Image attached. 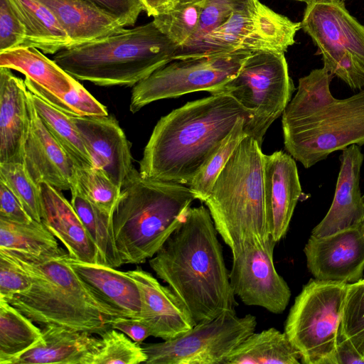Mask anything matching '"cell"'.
Masks as SVG:
<instances>
[{
	"label": "cell",
	"mask_w": 364,
	"mask_h": 364,
	"mask_svg": "<svg viewBox=\"0 0 364 364\" xmlns=\"http://www.w3.org/2000/svg\"><path fill=\"white\" fill-rule=\"evenodd\" d=\"M208 209L190 208L149 264L189 313L194 325L236 313L223 247Z\"/></svg>",
	"instance_id": "6da1fadb"
},
{
	"label": "cell",
	"mask_w": 364,
	"mask_h": 364,
	"mask_svg": "<svg viewBox=\"0 0 364 364\" xmlns=\"http://www.w3.org/2000/svg\"><path fill=\"white\" fill-rule=\"evenodd\" d=\"M250 113L232 97L211 95L188 102L162 117L144 149L139 173L144 177L189 186L230 132Z\"/></svg>",
	"instance_id": "7a4b0ae2"
},
{
	"label": "cell",
	"mask_w": 364,
	"mask_h": 364,
	"mask_svg": "<svg viewBox=\"0 0 364 364\" xmlns=\"http://www.w3.org/2000/svg\"><path fill=\"white\" fill-rule=\"evenodd\" d=\"M331 76L322 68L301 77L282 113L285 149L306 168L334 151L364 145V89L336 99L330 90Z\"/></svg>",
	"instance_id": "3957f363"
},
{
	"label": "cell",
	"mask_w": 364,
	"mask_h": 364,
	"mask_svg": "<svg viewBox=\"0 0 364 364\" xmlns=\"http://www.w3.org/2000/svg\"><path fill=\"white\" fill-rule=\"evenodd\" d=\"M0 250L31 277L28 290L6 301L32 321L98 335L110 328L116 316L84 286L68 262L67 250L41 255Z\"/></svg>",
	"instance_id": "277c9868"
},
{
	"label": "cell",
	"mask_w": 364,
	"mask_h": 364,
	"mask_svg": "<svg viewBox=\"0 0 364 364\" xmlns=\"http://www.w3.org/2000/svg\"><path fill=\"white\" fill-rule=\"evenodd\" d=\"M178 46L154 21L58 52L53 60L77 80L133 87L173 60Z\"/></svg>",
	"instance_id": "5b68a950"
},
{
	"label": "cell",
	"mask_w": 364,
	"mask_h": 364,
	"mask_svg": "<svg viewBox=\"0 0 364 364\" xmlns=\"http://www.w3.org/2000/svg\"><path fill=\"white\" fill-rule=\"evenodd\" d=\"M195 199L189 186L151 179L134 168L113 215L122 265L153 257L183 223Z\"/></svg>",
	"instance_id": "8992f818"
},
{
	"label": "cell",
	"mask_w": 364,
	"mask_h": 364,
	"mask_svg": "<svg viewBox=\"0 0 364 364\" xmlns=\"http://www.w3.org/2000/svg\"><path fill=\"white\" fill-rule=\"evenodd\" d=\"M264 155L259 143L245 136L203 202L232 255L272 236L264 195Z\"/></svg>",
	"instance_id": "52a82bcc"
},
{
	"label": "cell",
	"mask_w": 364,
	"mask_h": 364,
	"mask_svg": "<svg viewBox=\"0 0 364 364\" xmlns=\"http://www.w3.org/2000/svg\"><path fill=\"white\" fill-rule=\"evenodd\" d=\"M294 90L284 53L256 51L232 79L210 93L230 95L250 113L244 131L262 146L267 129L284 112Z\"/></svg>",
	"instance_id": "ba28073f"
},
{
	"label": "cell",
	"mask_w": 364,
	"mask_h": 364,
	"mask_svg": "<svg viewBox=\"0 0 364 364\" xmlns=\"http://www.w3.org/2000/svg\"><path fill=\"white\" fill-rule=\"evenodd\" d=\"M348 283L311 279L296 297L284 333L304 364H333Z\"/></svg>",
	"instance_id": "9c48e42d"
},
{
	"label": "cell",
	"mask_w": 364,
	"mask_h": 364,
	"mask_svg": "<svg viewBox=\"0 0 364 364\" xmlns=\"http://www.w3.org/2000/svg\"><path fill=\"white\" fill-rule=\"evenodd\" d=\"M301 27V23L256 0L191 47L176 51L173 60L238 50L284 53L295 43V35Z\"/></svg>",
	"instance_id": "30bf717a"
},
{
	"label": "cell",
	"mask_w": 364,
	"mask_h": 364,
	"mask_svg": "<svg viewBox=\"0 0 364 364\" xmlns=\"http://www.w3.org/2000/svg\"><path fill=\"white\" fill-rule=\"evenodd\" d=\"M252 52L238 50L176 59L132 87L129 110L197 91L209 93L232 79Z\"/></svg>",
	"instance_id": "8fae6325"
},
{
	"label": "cell",
	"mask_w": 364,
	"mask_h": 364,
	"mask_svg": "<svg viewBox=\"0 0 364 364\" xmlns=\"http://www.w3.org/2000/svg\"><path fill=\"white\" fill-rule=\"evenodd\" d=\"M256 317L225 312L176 338L142 346L149 364H224L228 355L255 332Z\"/></svg>",
	"instance_id": "7c38bea8"
},
{
	"label": "cell",
	"mask_w": 364,
	"mask_h": 364,
	"mask_svg": "<svg viewBox=\"0 0 364 364\" xmlns=\"http://www.w3.org/2000/svg\"><path fill=\"white\" fill-rule=\"evenodd\" d=\"M276 243L271 236L264 242L250 245L232 255L229 276L234 294L245 305L281 314L289 304L291 291L274 264Z\"/></svg>",
	"instance_id": "4fadbf2b"
},
{
	"label": "cell",
	"mask_w": 364,
	"mask_h": 364,
	"mask_svg": "<svg viewBox=\"0 0 364 364\" xmlns=\"http://www.w3.org/2000/svg\"><path fill=\"white\" fill-rule=\"evenodd\" d=\"M304 252L316 279L358 282L364 270V223L324 237L311 235Z\"/></svg>",
	"instance_id": "5bb4252c"
},
{
	"label": "cell",
	"mask_w": 364,
	"mask_h": 364,
	"mask_svg": "<svg viewBox=\"0 0 364 364\" xmlns=\"http://www.w3.org/2000/svg\"><path fill=\"white\" fill-rule=\"evenodd\" d=\"M301 26L322 58L347 51L364 64V25L349 14L343 1L306 4Z\"/></svg>",
	"instance_id": "9a60e30c"
},
{
	"label": "cell",
	"mask_w": 364,
	"mask_h": 364,
	"mask_svg": "<svg viewBox=\"0 0 364 364\" xmlns=\"http://www.w3.org/2000/svg\"><path fill=\"white\" fill-rule=\"evenodd\" d=\"M91 156L93 166L105 171L121 188L134 167L131 144L117 119L71 116Z\"/></svg>",
	"instance_id": "2e32d148"
},
{
	"label": "cell",
	"mask_w": 364,
	"mask_h": 364,
	"mask_svg": "<svg viewBox=\"0 0 364 364\" xmlns=\"http://www.w3.org/2000/svg\"><path fill=\"white\" fill-rule=\"evenodd\" d=\"M30 127L23 144L22 163L34 181L60 191L70 190L76 164L47 129L29 97Z\"/></svg>",
	"instance_id": "e0dca14e"
},
{
	"label": "cell",
	"mask_w": 364,
	"mask_h": 364,
	"mask_svg": "<svg viewBox=\"0 0 364 364\" xmlns=\"http://www.w3.org/2000/svg\"><path fill=\"white\" fill-rule=\"evenodd\" d=\"M127 273L136 282L141 293L140 319L151 336L168 341L179 337L195 325L184 306L168 287H165L140 267Z\"/></svg>",
	"instance_id": "ac0fdd59"
},
{
	"label": "cell",
	"mask_w": 364,
	"mask_h": 364,
	"mask_svg": "<svg viewBox=\"0 0 364 364\" xmlns=\"http://www.w3.org/2000/svg\"><path fill=\"white\" fill-rule=\"evenodd\" d=\"M364 154L353 144L342 150L341 167L331 205L311 235L327 236L364 223V202L360 188Z\"/></svg>",
	"instance_id": "d6986e66"
},
{
	"label": "cell",
	"mask_w": 364,
	"mask_h": 364,
	"mask_svg": "<svg viewBox=\"0 0 364 364\" xmlns=\"http://www.w3.org/2000/svg\"><path fill=\"white\" fill-rule=\"evenodd\" d=\"M264 186L272 237L277 242L287 234L302 195L294 159L282 151L264 155Z\"/></svg>",
	"instance_id": "ffe728a7"
},
{
	"label": "cell",
	"mask_w": 364,
	"mask_h": 364,
	"mask_svg": "<svg viewBox=\"0 0 364 364\" xmlns=\"http://www.w3.org/2000/svg\"><path fill=\"white\" fill-rule=\"evenodd\" d=\"M68 262L90 293L113 315L140 318V290L127 272L77 260L70 255Z\"/></svg>",
	"instance_id": "44dd1931"
},
{
	"label": "cell",
	"mask_w": 364,
	"mask_h": 364,
	"mask_svg": "<svg viewBox=\"0 0 364 364\" xmlns=\"http://www.w3.org/2000/svg\"><path fill=\"white\" fill-rule=\"evenodd\" d=\"M29 127L28 90L24 80L0 67V164L22 163Z\"/></svg>",
	"instance_id": "7402d4cb"
},
{
	"label": "cell",
	"mask_w": 364,
	"mask_h": 364,
	"mask_svg": "<svg viewBox=\"0 0 364 364\" xmlns=\"http://www.w3.org/2000/svg\"><path fill=\"white\" fill-rule=\"evenodd\" d=\"M100 346L91 333L44 325L39 339L10 364H91Z\"/></svg>",
	"instance_id": "603a6c76"
},
{
	"label": "cell",
	"mask_w": 364,
	"mask_h": 364,
	"mask_svg": "<svg viewBox=\"0 0 364 364\" xmlns=\"http://www.w3.org/2000/svg\"><path fill=\"white\" fill-rule=\"evenodd\" d=\"M42 221L77 260L100 264L97 245L89 235L76 211L61 191L42 182Z\"/></svg>",
	"instance_id": "cb8c5ba5"
},
{
	"label": "cell",
	"mask_w": 364,
	"mask_h": 364,
	"mask_svg": "<svg viewBox=\"0 0 364 364\" xmlns=\"http://www.w3.org/2000/svg\"><path fill=\"white\" fill-rule=\"evenodd\" d=\"M39 1L55 15L70 37L71 46L98 39L124 28L117 17L87 1Z\"/></svg>",
	"instance_id": "d4e9b609"
},
{
	"label": "cell",
	"mask_w": 364,
	"mask_h": 364,
	"mask_svg": "<svg viewBox=\"0 0 364 364\" xmlns=\"http://www.w3.org/2000/svg\"><path fill=\"white\" fill-rule=\"evenodd\" d=\"M0 67L18 71L55 95L68 92L80 83L34 47L20 46L0 52Z\"/></svg>",
	"instance_id": "484cf974"
},
{
	"label": "cell",
	"mask_w": 364,
	"mask_h": 364,
	"mask_svg": "<svg viewBox=\"0 0 364 364\" xmlns=\"http://www.w3.org/2000/svg\"><path fill=\"white\" fill-rule=\"evenodd\" d=\"M26 30L23 46L56 54L71 46V40L50 9L39 0H9Z\"/></svg>",
	"instance_id": "4316f807"
},
{
	"label": "cell",
	"mask_w": 364,
	"mask_h": 364,
	"mask_svg": "<svg viewBox=\"0 0 364 364\" xmlns=\"http://www.w3.org/2000/svg\"><path fill=\"white\" fill-rule=\"evenodd\" d=\"M299 351L285 333L269 328L253 332L226 358L224 364H299Z\"/></svg>",
	"instance_id": "83f0119b"
},
{
	"label": "cell",
	"mask_w": 364,
	"mask_h": 364,
	"mask_svg": "<svg viewBox=\"0 0 364 364\" xmlns=\"http://www.w3.org/2000/svg\"><path fill=\"white\" fill-rule=\"evenodd\" d=\"M70 203L97 247L100 264L114 268L122 266L116 246L113 216L95 205L74 181L70 187Z\"/></svg>",
	"instance_id": "f1b7e54d"
},
{
	"label": "cell",
	"mask_w": 364,
	"mask_h": 364,
	"mask_svg": "<svg viewBox=\"0 0 364 364\" xmlns=\"http://www.w3.org/2000/svg\"><path fill=\"white\" fill-rule=\"evenodd\" d=\"M33 323L0 299V364H10L39 339L41 329Z\"/></svg>",
	"instance_id": "f546056e"
},
{
	"label": "cell",
	"mask_w": 364,
	"mask_h": 364,
	"mask_svg": "<svg viewBox=\"0 0 364 364\" xmlns=\"http://www.w3.org/2000/svg\"><path fill=\"white\" fill-rule=\"evenodd\" d=\"M58 239L43 221L20 223L0 218V249L33 255L60 252Z\"/></svg>",
	"instance_id": "4dcf8cb0"
},
{
	"label": "cell",
	"mask_w": 364,
	"mask_h": 364,
	"mask_svg": "<svg viewBox=\"0 0 364 364\" xmlns=\"http://www.w3.org/2000/svg\"><path fill=\"white\" fill-rule=\"evenodd\" d=\"M29 92L30 99L47 129L76 165L93 166L91 156L71 116Z\"/></svg>",
	"instance_id": "1f68e13d"
},
{
	"label": "cell",
	"mask_w": 364,
	"mask_h": 364,
	"mask_svg": "<svg viewBox=\"0 0 364 364\" xmlns=\"http://www.w3.org/2000/svg\"><path fill=\"white\" fill-rule=\"evenodd\" d=\"M246 122L247 119L245 117L238 118L219 148L189 184L188 186L193 193L196 199H198L203 203L205 201L218 175L232 154L241 141L247 136L244 131V125Z\"/></svg>",
	"instance_id": "d6a6232c"
},
{
	"label": "cell",
	"mask_w": 364,
	"mask_h": 364,
	"mask_svg": "<svg viewBox=\"0 0 364 364\" xmlns=\"http://www.w3.org/2000/svg\"><path fill=\"white\" fill-rule=\"evenodd\" d=\"M28 91L58 110L75 117L107 115V108L81 83L68 92L53 94L29 78L24 80Z\"/></svg>",
	"instance_id": "836d02e7"
},
{
	"label": "cell",
	"mask_w": 364,
	"mask_h": 364,
	"mask_svg": "<svg viewBox=\"0 0 364 364\" xmlns=\"http://www.w3.org/2000/svg\"><path fill=\"white\" fill-rule=\"evenodd\" d=\"M74 181L95 205L113 216L122 188L105 171L95 166L76 165Z\"/></svg>",
	"instance_id": "e575fe53"
},
{
	"label": "cell",
	"mask_w": 364,
	"mask_h": 364,
	"mask_svg": "<svg viewBox=\"0 0 364 364\" xmlns=\"http://www.w3.org/2000/svg\"><path fill=\"white\" fill-rule=\"evenodd\" d=\"M0 181L12 191L33 220L42 221L40 186L31 178L23 163L0 164Z\"/></svg>",
	"instance_id": "d590c367"
},
{
	"label": "cell",
	"mask_w": 364,
	"mask_h": 364,
	"mask_svg": "<svg viewBox=\"0 0 364 364\" xmlns=\"http://www.w3.org/2000/svg\"><path fill=\"white\" fill-rule=\"evenodd\" d=\"M204 4L179 2L169 11L154 17L158 28L171 40L178 48L186 45L196 33Z\"/></svg>",
	"instance_id": "8d00e7d4"
},
{
	"label": "cell",
	"mask_w": 364,
	"mask_h": 364,
	"mask_svg": "<svg viewBox=\"0 0 364 364\" xmlns=\"http://www.w3.org/2000/svg\"><path fill=\"white\" fill-rule=\"evenodd\" d=\"M100 336V346L91 364H138L146 363L147 356L142 346L124 333L108 328Z\"/></svg>",
	"instance_id": "74e56055"
},
{
	"label": "cell",
	"mask_w": 364,
	"mask_h": 364,
	"mask_svg": "<svg viewBox=\"0 0 364 364\" xmlns=\"http://www.w3.org/2000/svg\"><path fill=\"white\" fill-rule=\"evenodd\" d=\"M340 328L364 358V279L348 284Z\"/></svg>",
	"instance_id": "f35d334b"
},
{
	"label": "cell",
	"mask_w": 364,
	"mask_h": 364,
	"mask_svg": "<svg viewBox=\"0 0 364 364\" xmlns=\"http://www.w3.org/2000/svg\"><path fill=\"white\" fill-rule=\"evenodd\" d=\"M256 0H205L196 33L186 45L178 48L176 51L191 47L228 21L234 13L247 9Z\"/></svg>",
	"instance_id": "ab89813d"
},
{
	"label": "cell",
	"mask_w": 364,
	"mask_h": 364,
	"mask_svg": "<svg viewBox=\"0 0 364 364\" xmlns=\"http://www.w3.org/2000/svg\"><path fill=\"white\" fill-rule=\"evenodd\" d=\"M26 30L9 0H0V52L23 46Z\"/></svg>",
	"instance_id": "60d3db41"
},
{
	"label": "cell",
	"mask_w": 364,
	"mask_h": 364,
	"mask_svg": "<svg viewBox=\"0 0 364 364\" xmlns=\"http://www.w3.org/2000/svg\"><path fill=\"white\" fill-rule=\"evenodd\" d=\"M31 277L21 267L0 250V299H9L28 290Z\"/></svg>",
	"instance_id": "b9f144b4"
},
{
	"label": "cell",
	"mask_w": 364,
	"mask_h": 364,
	"mask_svg": "<svg viewBox=\"0 0 364 364\" xmlns=\"http://www.w3.org/2000/svg\"><path fill=\"white\" fill-rule=\"evenodd\" d=\"M90 1L117 17L126 26H133L144 11L141 0H84Z\"/></svg>",
	"instance_id": "7bdbcfd3"
},
{
	"label": "cell",
	"mask_w": 364,
	"mask_h": 364,
	"mask_svg": "<svg viewBox=\"0 0 364 364\" xmlns=\"http://www.w3.org/2000/svg\"><path fill=\"white\" fill-rule=\"evenodd\" d=\"M0 218L20 223H28L33 220L16 196L1 181Z\"/></svg>",
	"instance_id": "ee69618b"
},
{
	"label": "cell",
	"mask_w": 364,
	"mask_h": 364,
	"mask_svg": "<svg viewBox=\"0 0 364 364\" xmlns=\"http://www.w3.org/2000/svg\"><path fill=\"white\" fill-rule=\"evenodd\" d=\"M109 326L110 328L124 333L133 341L139 344L151 336L148 327L139 318L114 317L110 321Z\"/></svg>",
	"instance_id": "f6af8a7d"
},
{
	"label": "cell",
	"mask_w": 364,
	"mask_h": 364,
	"mask_svg": "<svg viewBox=\"0 0 364 364\" xmlns=\"http://www.w3.org/2000/svg\"><path fill=\"white\" fill-rule=\"evenodd\" d=\"M364 364V358L339 328L333 364Z\"/></svg>",
	"instance_id": "bcb514c9"
},
{
	"label": "cell",
	"mask_w": 364,
	"mask_h": 364,
	"mask_svg": "<svg viewBox=\"0 0 364 364\" xmlns=\"http://www.w3.org/2000/svg\"><path fill=\"white\" fill-rule=\"evenodd\" d=\"M144 11L149 16H156L173 9L180 0H141Z\"/></svg>",
	"instance_id": "7dc6e473"
},
{
	"label": "cell",
	"mask_w": 364,
	"mask_h": 364,
	"mask_svg": "<svg viewBox=\"0 0 364 364\" xmlns=\"http://www.w3.org/2000/svg\"><path fill=\"white\" fill-rule=\"evenodd\" d=\"M205 0H180L181 3L184 4H204Z\"/></svg>",
	"instance_id": "c3c4849f"
},
{
	"label": "cell",
	"mask_w": 364,
	"mask_h": 364,
	"mask_svg": "<svg viewBox=\"0 0 364 364\" xmlns=\"http://www.w3.org/2000/svg\"><path fill=\"white\" fill-rule=\"evenodd\" d=\"M299 1H303L306 4L311 3V2H318V1H341V0H295Z\"/></svg>",
	"instance_id": "681fc988"
},
{
	"label": "cell",
	"mask_w": 364,
	"mask_h": 364,
	"mask_svg": "<svg viewBox=\"0 0 364 364\" xmlns=\"http://www.w3.org/2000/svg\"><path fill=\"white\" fill-rule=\"evenodd\" d=\"M363 202H364V195L363 196Z\"/></svg>",
	"instance_id": "f907efd6"
},
{
	"label": "cell",
	"mask_w": 364,
	"mask_h": 364,
	"mask_svg": "<svg viewBox=\"0 0 364 364\" xmlns=\"http://www.w3.org/2000/svg\"><path fill=\"white\" fill-rule=\"evenodd\" d=\"M341 1H344V0H341Z\"/></svg>",
	"instance_id": "816d5d0a"
}]
</instances>
